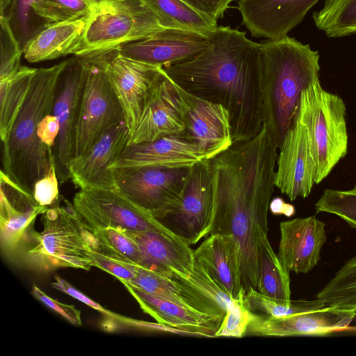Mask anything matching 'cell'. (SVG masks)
<instances>
[{"instance_id":"cell-21","label":"cell","mask_w":356,"mask_h":356,"mask_svg":"<svg viewBox=\"0 0 356 356\" xmlns=\"http://www.w3.org/2000/svg\"><path fill=\"white\" fill-rule=\"evenodd\" d=\"M319 0H238L242 22L252 36L277 40L300 24Z\"/></svg>"},{"instance_id":"cell-46","label":"cell","mask_w":356,"mask_h":356,"mask_svg":"<svg viewBox=\"0 0 356 356\" xmlns=\"http://www.w3.org/2000/svg\"><path fill=\"white\" fill-rule=\"evenodd\" d=\"M212 20L217 21L224 16L233 0H182Z\"/></svg>"},{"instance_id":"cell-32","label":"cell","mask_w":356,"mask_h":356,"mask_svg":"<svg viewBox=\"0 0 356 356\" xmlns=\"http://www.w3.org/2000/svg\"><path fill=\"white\" fill-rule=\"evenodd\" d=\"M318 29L330 38L356 33V0H325L323 7L313 14Z\"/></svg>"},{"instance_id":"cell-12","label":"cell","mask_w":356,"mask_h":356,"mask_svg":"<svg viewBox=\"0 0 356 356\" xmlns=\"http://www.w3.org/2000/svg\"><path fill=\"white\" fill-rule=\"evenodd\" d=\"M213 219V188L209 160L190 168L179 204L165 218L163 225L186 243L194 245L209 236Z\"/></svg>"},{"instance_id":"cell-45","label":"cell","mask_w":356,"mask_h":356,"mask_svg":"<svg viewBox=\"0 0 356 356\" xmlns=\"http://www.w3.org/2000/svg\"><path fill=\"white\" fill-rule=\"evenodd\" d=\"M51 286L54 289L72 296L90 307L97 310L106 317L115 318L119 316V314L108 310L101 305L95 302L86 295L72 286L67 281L58 275L54 277V282H51Z\"/></svg>"},{"instance_id":"cell-1","label":"cell","mask_w":356,"mask_h":356,"mask_svg":"<svg viewBox=\"0 0 356 356\" xmlns=\"http://www.w3.org/2000/svg\"><path fill=\"white\" fill-rule=\"evenodd\" d=\"M277 149L264 124L252 139L234 143L209 160L213 188L209 235L231 234L238 241L245 292L250 287L257 289L260 243L268 229Z\"/></svg>"},{"instance_id":"cell-3","label":"cell","mask_w":356,"mask_h":356,"mask_svg":"<svg viewBox=\"0 0 356 356\" xmlns=\"http://www.w3.org/2000/svg\"><path fill=\"white\" fill-rule=\"evenodd\" d=\"M264 124L277 149L291 127L301 93L319 79L318 51L288 35L260 43Z\"/></svg>"},{"instance_id":"cell-4","label":"cell","mask_w":356,"mask_h":356,"mask_svg":"<svg viewBox=\"0 0 356 356\" xmlns=\"http://www.w3.org/2000/svg\"><path fill=\"white\" fill-rule=\"evenodd\" d=\"M66 63L37 69L9 136L2 143L1 170L32 194L35 182L48 172L55 160L53 148L40 141L37 129L40 120L52 112L58 79Z\"/></svg>"},{"instance_id":"cell-28","label":"cell","mask_w":356,"mask_h":356,"mask_svg":"<svg viewBox=\"0 0 356 356\" xmlns=\"http://www.w3.org/2000/svg\"><path fill=\"white\" fill-rule=\"evenodd\" d=\"M90 13L79 18L45 24L23 48L25 60L36 63L73 54L80 49L90 21Z\"/></svg>"},{"instance_id":"cell-16","label":"cell","mask_w":356,"mask_h":356,"mask_svg":"<svg viewBox=\"0 0 356 356\" xmlns=\"http://www.w3.org/2000/svg\"><path fill=\"white\" fill-rule=\"evenodd\" d=\"M185 129L178 136L195 144L210 160L234 144L229 113L222 105L182 90Z\"/></svg>"},{"instance_id":"cell-30","label":"cell","mask_w":356,"mask_h":356,"mask_svg":"<svg viewBox=\"0 0 356 356\" xmlns=\"http://www.w3.org/2000/svg\"><path fill=\"white\" fill-rule=\"evenodd\" d=\"M165 28L181 29L208 35L217 22L182 0H143Z\"/></svg>"},{"instance_id":"cell-38","label":"cell","mask_w":356,"mask_h":356,"mask_svg":"<svg viewBox=\"0 0 356 356\" xmlns=\"http://www.w3.org/2000/svg\"><path fill=\"white\" fill-rule=\"evenodd\" d=\"M33 10L46 24L69 21L90 13L85 0H39Z\"/></svg>"},{"instance_id":"cell-24","label":"cell","mask_w":356,"mask_h":356,"mask_svg":"<svg viewBox=\"0 0 356 356\" xmlns=\"http://www.w3.org/2000/svg\"><path fill=\"white\" fill-rule=\"evenodd\" d=\"M143 311L158 323L179 330L183 334L216 337L224 316L193 309L147 293L121 282Z\"/></svg>"},{"instance_id":"cell-5","label":"cell","mask_w":356,"mask_h":356,"mask_svg":"<svg viewBox=\"0 0 356 356\" xmlns=\"http://www.w3.org/2000/svg\"><path fill=\"white\" fill-rule=\"evenodd\" d=\"M64 202L60 206L58 200L42 214V231H33L16 261L38 273L60 268L89 270L94 267L91 253L97 248V240L73 204Z\"/></svg>"},{"instance_id":"cell-22","label":"cell","mask_w":356,"mask_h":356,"mask_svg":"<svg viewBox=\"0 0 356 356\" xmlns=\"http://www.w3.org/2000/svg\"><path fill=\"white\" fill-rule=\"evenodd\" d=\"M277 256L290 272L307 273L318 263L327 241L325 223L315 216L296 218L280 224Z\"/></svg>"},{"instance_id":"cell-9","label":"cell","mask_w":356,"mask_h":356,"mask_svg":"<svg viewBox=\"0 0 356 356\" xmlns=\"http://www.w3.org/2000/svg\"><path fill=\"white\" fill-rule=\"evenodd\" d=\"M90 56L96 57L103 66L131 136L165 75L163 67L122 56L117 49Z\"/></svg>"},{"instance_id":"cell-36","label":"cell","mask_w":356,"mask_h":356,"mask_svg":"<svg viewBox=\"0 0 356 356\" xmlns=\"http://www.w3.org/2000/svg\"><path fill=\"white\" fill-rule=\"evenodd\" d=\"M316 213H328L356 228V185L349 190L327 188L315 204Z\"/></svg>"},{"instance_id":"cell-11","label":"cell","mask_w":356,"mask_h":356,"mask_svg":"<svg viewBox=\"0 0 356 356\" xmlns=\"http://www.w3.org/2000/svg\"><path fill=\"white\" fill-rule=\"evenodd\" d=\"M278 149L275 187L291 201L307 197L315 184L316 165L310 132L298 108Z\"/></svg>"},{"instance_id":"cell-49","label":"cell","mask_w":356,"mask_h":356,"mask_svg":"<svg viewBox=\"0 0 356 356\" xmlns=\"http://www.w3.org/2000/svg\"><path fill=\"white\" fill-rule=\"evenodd\" d=\"M233 1H235V0H233Z\"/></svg>"},{"instance_id":"cell-47","label":"cell","mask_w":356,"mask_h":356,"mask_svg":"<svg viewBox=\"0 0 356 356\" xmlns=\"http://www.w3.org/2000/svg\"><path fill=\"white\" fill-rule=\"evenodd\" d=\"M60 131L57 118L52 113L44 116L39 122L37 136L40 141L48 147L54 148Z\"/></svg>"},{"instance_id":"cell-33","label":"cell","mask_w":356,"mask_h":356,"mask_svg":"<svg viewBox=\"0 0 356 356\" xmlns=\"http://www.w3.org/2000/svg\"><path fill=\"white\" fill-rule=\"evenodd\" d=\"M316 298L327 307L356 310V257L341 267Z\"/></svg>"},{"instance_id":"cell-29","label":"cell","mask_w":356,"mask_h":356,"mask_svg":"<svg viewBox=\"0 0 356 356\" xmlns=\"http://www.w3.org/2000/svg\"><path fill=\"white\" fill-rule=\"evenodd\" d=\"M37 68L22 65L15 73L0 79V136L3 143L21 110Z\"/></svg>"},{"instance_id":"cell-39","label":"cell","mask_w":356,"mask_h":356,"mask_svg":"<svg viewBox=\"0 0 356 356\" xmlns=\"http://www.w3.org/2000/svg\"><path fill=\"white\" fill-rule=\"evenodd\" d=\"M38 1L10 0L6 10L1 14L8 19L10 29L22 49L38 33L33 25L32 15H35L33 6Z\"/></svg>"},{"instance_id":"cell-2","label":"cell","mask_w":356,"mask_h":356,"mask_svg":"<svg viewBox=\"0 0 356 356\" xmlns=\"http://www.w3.org/2000/svg\"><path fill=\"white\" fill-rule=\"evenodd\" d=\"M208 35L203 51L163 70L186 92L227 109L234 143L250 140L264 126L260 43L229 26Z\"/></svg>"},{"instance_id":"cell-44","label":"cell","mask_w":356,"mask_h":356,"mask_svg":"<svg viewBox=\"0 0 356 356\" xmlns=\"http://www.w3.org/2000/svg\"><path fill=\"white\" fill-rule=\"evenodd\" d=\"M32 294L47 307L56 312L72 325H82L81 312L74 306L60 302L44 293L36 285L32 286Z\"/></svg>"},{"instance_id":"cell-48","label":"cell","mask_w":356,"mask_h":356,"mask_svg":"<svg viewBox=\"0 0 356 356\" xmlns=\"http://www.w3.org/2000/svg\"><path fill=\"white\" fill-rule=\"evenodd\" d=\"M340 332L346 333V334H348L356 335V325L351 326V327L348 326L346 329L342 330Z\"/></svg>"},{"instance_id":"cell-26","label":"cell","mask_w":356,"mask_h":356,"mask_svg":"<svg viewBox=\"0 0 356 356\" xmlns=\"http://www.w3.org/2000/svg\"><path fill=\"white\" fill-rule=\"evenodd\" d=\"M193 254L196 262L231 299L236 298L244 289L240 245L233 235L210 234Z\"/></svg>"},{"instance_id":"cell-43","label":"cell","mask_w":356,"mask_h":356,"mask_svg":"<svg viewBox=\"0 0 356 356\" xmlns=\"http://www.w3.org/2000/svg\"><path fill=\"white\" fill-rule=\"evenodd\" d=\"M91 14L108 12L140 13L150 10L143 0H85Z\"/></svg>"},{"instance_id":"cell-42","label":"cell","mask_w":356,"mask_h":356,"mask_svg":"<svg viewBox=\"0 0 356 356\" xmlns=\"http://www.w3.org/2000/svg\"><path fill=\"white\" fill-rule=\"evenodd\" d=\"M58 181L54 160L48 172L34 184L33 195L40 205L49 207L58 202Z\"/></svg>"},{"instance_id":"cell-10","label":"cell","mask_w":356,"mask_h":356,"mask_svg":"<svg viewBox=\"0 0 356 356\" xmlns=\"http://www.w3.org/2000/svg\"><path fill=\"white\" fill-rule=\"evenodd\" d=\"M72 204L79 218L92 232L113 227L131 232L154 230L176 236L159 220L136 205L116 188L79 189Z\"/></svg>"},{"instance_id":"cell-41","label":"cell","mask_w":356,"mask_h":356,"mask_svg":"<svg viewBox=\"0 0 356 356\" xmlns=\"http://www.w3.org/2000/svg\"><path fill=\"white\" fill-rule=\"evenodd\" d=\"M93 266L113 275L120 282H131L138 266L93 250L91 253Z\"/></svg>"},{"instance_id":"cell-27","label":"cell","mask_w":356,"mask_h":356,"mask_svg":"<svg viewBox=\"0 0 356 356\" xmlns=\"http://www.w3.org/2000/svg\"><path fill=\"white\" fill-rule=\"evenodd\" d=\"M128 283L154 296L203 313L224 316L226 313V307L211 294L179 275H163L138 266L134 278Z\"/></svg>"},{"instance_id":"cell-6","label":"cell","mask_w":356,"mask_h":356,"mask_svg":"<svg viewBox=\"0 0 356 356\" xmlns=\"http://www.w3.org/2000/svg\"><path fill=\"white\" fill-rule=\"evenodd\" d=\"M298 110L312 137L316 165L315 184H318L347 154L346 104L339 96L324 90L318 79L301 93Z\"/></svg>"},{"instance_id":"cell-14","label":"cell","mask_w":356,"mask_h":356,"mask_svg":"<svg viewBox=\"0 0 356 356\" xmlns=\"http://www.w3.org/2000/svg\"><path fill=\"white\" fill-rule=\"evenodd\" d=\"M165 29L151 10L90 13L83 44L75 56L87 57L118 49Z\"/></svg>"},{"instance_id":"cell-17","label":"cell","mask_w":356,"mask_h":356,"mask_svg":"<svg viewBox=\"0 0 356 356\" xmlns=\"http://www.w3.org/2000/svg\"><path fill=\"white\" fill-rule=\"evenodd\" d=\"M130 138L124 122L108 131L86 153L73 159L69 166L70 180L79 189H115L110 168L129 146Z\"/></svg>"},{"instance_id":"cell-25","label":"cell","mask_w":356,"mask_h":356,"mask_svg":"<svg viewBox=\"0 0 356 356\" xmlns=\"http://www.w3.org/2000/svg\"><path fill=\"white\" fill-rule=\"evenodd\" d=\"M127 232L140 249L142 268L163 275H177L185 278L193 273L194 250L178 236L154 230Z\"/></svg>"},{"instance_id":"cell-23","label":"cell","mask_w":356,"mask_h":356,"mask_svg":"<svg viewBox=\"0 0 356 356\" xmlns=\"http://www.w3.org/2000/svg\"><path fill=\"white\" fill-rule=\"evenodd\" d=\"M207 160L194 143L178 136H168L151 142L129 145L111 169L161 167L191 168Z\"/></svg>"},{"instance_id":"cell-20","label":"cell","mask_w":356,"mask_h":356,"mask_svg":"<svg viewBox=\"0 0 356 356\" xmlns=\"http://www.w3.org/2000/svg\"><path fill=\"white\" fill-rule=\"evenodd\" d=\"M184 129L181 88L165 72L131 136L129 145L168 136H180Z\"/></svg>"},{"instance_id":"cell-8","label":"cell","mask_w":356,"mask_h":356,"mask_svg":"<svg viewBox=\"0 0 356 356\" xmlns=\"http://www.w3.org/2000/svg\"><path fill=\"white\" fill-rule=\"evenodd\" d=\"M191 168L111 169L116 189L155 218L167 216L180 202Z\"/></svg>"},{"instance_id":"cell-40","label":"cell","mask_w":356,"mask_h":356,"mask_svg":"<svg viewBox=\"0 0 356 356\" xmlns=\"http://www.w3.org/2000/svg\"><path fill=\"white\" fill-rule=\"evenodd\" d=\"M0 17L1 79L16 72L21 67L23 49L15 38L6 17L3 15Z\"/></svg>"},{"instance_id":"cell-18","label":"cell","mask_w":356,"mask_h":356,"mask_svg":"<svg viewBox=\"0 0 356 356\" xmlns=\"http://www.w3.org/2000/svg\"><path fill=\"white\" fill-rule=\"evenodd\" d=\"M209 44V35L168 28L117 49L125 57L163 67L191 59Z\"/></svg>"},{"instance_id":"cell-7","label":"cell","mask_w":356,"mask_h":356,"mask_svg":"<svg viewBox=\"0 0 356 356\" xmlns=\"http://www.w3.org/2000/svg\"><path fill=\"white\" fill-rule=\"evenodd\" d=\"M86 72L75 137L74 158L86 153L108 131L124 122L120 102L95 56L82 57Z\"/></svg>"},{"instance_id":"cell-35","label":"cell","mask_w":356,"mask_h":356,"mask_svg":"<svg viewBox=\"0 0 356 356\" xmlns=\"http://www.w3.org/2000/svg\"><path fill=\"white\" fill-rule=\"evenodd\" d=\"M246 305L253 312H259L267 316H284L306 311L319 309L326 306L318 299L291 300L286 303L261 293L257 289L250 287L244 296Z\"/></svg>"},{"instance_id":"cell-13","label":"cell","mask_w":356,"mask_h":356,"mask_svg":"<svg viewBox=\"0 0 356 356\" xmlns=\"http://www.w3.org/2000/svg\"><path fill=\"white\" fill-rule=\"evenodd\" d=\"M86 72L83 58L67 59L57 84L51 113L60 124L54 152L57 176L62 183L70 179L69 166L74 158L76 129Z\"/></svg>"},{"instance_id":"cell-31","label":"cell","mask_w":356,"mask_h":356,"mask_svg":"<svg viewBox=\"0 0 356 356\" xmlns=\"http://www.w3.org/2000/svg\"><path fill=\"white\" fill-rule=\"evenodd\" d=\"M257 290L270 298L286 303L291 302L289 271L274 252L268 236L260 243Z\"/></svg>"},{"instance_id":"cell-34","label":"cell","mask_w":356,"mask_h":356,"mask_svg":"<svg viewBox=\"0 0 356 356\" xmlns=\"http://www.w3.org/2000/svg\"><path fill=\"white\" fill-rule=\"evenodd\" d=\"M98 246L97 251L142 266L143 259L136 241L127 234V230L120 228L108 227L94 230Z\"/></svg>"},{"instance_id":"cell-15","label":"cell","mask_w":356,"mask_h":356,"mask_svg":"<svg viewBox=\"0 0 356 356\" xmlns=\"http://www.w3.org/2000/svg\"><path fill=\"white\" fill-rule=\"evenodd\" d=\"M0 191L1 246L7 257L16 260L34 231L36 218L48 207L40 205L1 170Z\"/></svg>"},{"instance_id":"cell-37","label":"cell","mask_w":356,"mask_h":356,"mask_svg":"<svg viewBox=\"0 0 356 356\" xmlns=\"http://www.w3.org/2000/svg\"><path fill=\"white\" fill-rule=\"evenodd\" d=\"M245 289L238 296L232 298L226 307V313L215 337H242L250 325L258 315L250 309L244 300Z\"/></svg>"},{"instance_id":"cell-19","label":"cell","mask_w":356,"mask_h":356,"mask_svg":"<svg viewBox=\"0 0 356 356\" xmlns=\"http://www.w3.org/2000/svg\"><path fill=\"white\" fill-rule=\"evenodd\" d=\"M356 310L332 307L275 317L259 316L248 332L257 336H325L350 326Z\"/></svg>"}]
</instances>
